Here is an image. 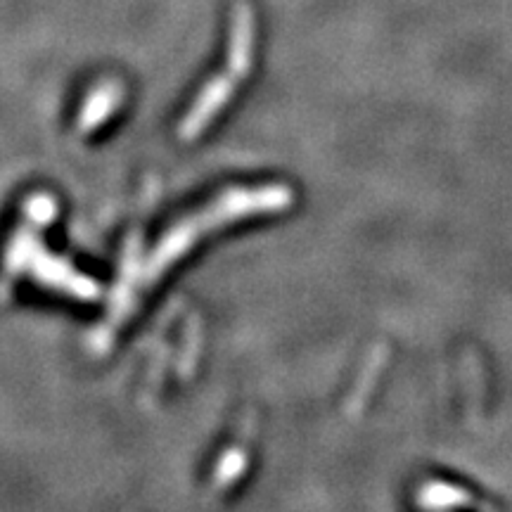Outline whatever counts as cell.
<instances>
[{
    "label": "cell",
    "instance_id": "1",
    "mask_svg": "<svg viewBox=\"0 0 512 512\" xmlns=\"http://www.w3.org/2000/svg\"><path fill=\"white\" fill-rule=\"evenodd\" d=\"M254 15L249 5L240 3L233 12V41H230V67L235 74H245L252 62Z\"/></svg>",
    "mask_w": 512,
    "mask_h": 512
}]
</instances>
